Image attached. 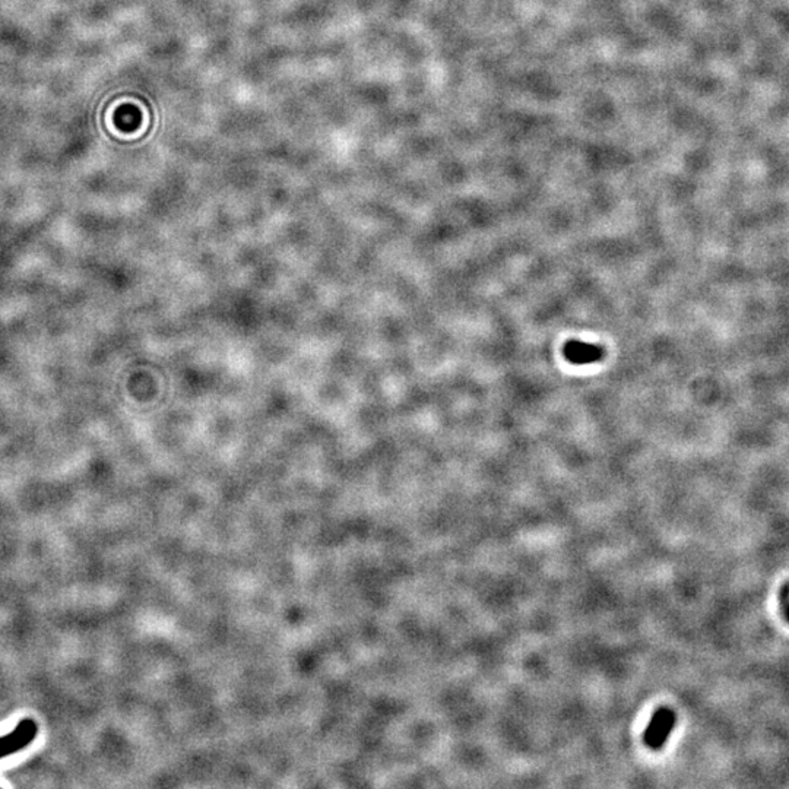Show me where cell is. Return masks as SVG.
Here are the masks:
<instances>
[{
    "mask_svg": "<svg viewBox=\"0 0 789 789\" xmlns=\"http://www.w3.org/2000/svg\"><path fill=\"white\" fill-rule=\"evenodd\" d=\"M565 357L573 364H591L603 359V348L582 341H570L565 347Z\"/></svg>",
    "mask_w": 789,
    "mask_h": 789,
    "instance_id": "7a4b0ae2",
    "label": "cell"
},
{
    "mask_svg": "<svg viewBox=\"0 0 789 789\" xmlns=\"http://www.w3.org/2000/svg\"><path fill=\"white\" fill-rule=\"evenodd\" d=\"M675 724L674 712L668 707H661L653 713V717L645 732V744L652 750H660L665 745L671 736V731Z\"/></svg>",
    "mask_w": 789,
    "mask_h": 789,
    "instance_id": "6da1fadb",
    "label": "cell"
},
{
    "mask_svg": "<svg viewBox=\"0 0 789 789\" xmlns=\"http://www.w3.org/2000/svg\"><path fill=\"white\" fill-rule=\"evenodd\" d=\"M786 617H788V620H789V607L786 608Z\"/></svg>",
    "mask_w": 789,
    "mask_h": 789,
    "instance_id": "3957f363",
    "label": "cell"
}]
</instances>
